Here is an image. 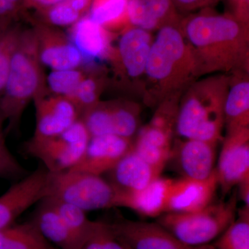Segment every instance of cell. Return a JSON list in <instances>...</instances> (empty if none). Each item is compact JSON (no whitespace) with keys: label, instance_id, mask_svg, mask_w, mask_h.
Segmentation results:
<instances>
[{"label":"cell","instance_id":"cell-36","mask_svg":"<svg viewBox=\"0 0 249 249\" xmlns=\"http://www.w3.org/2000/svg\"><path fill=\"white\" fill-rule=\"evenodd\" d=\"M65 0H24V5L26 9H36L37 11L47 9L53 5L62 2Z\"/></svg>","mask_w":249,"mask_h":249},{"label":"cell","instance_id":"cell-13","mask_svg":"<svg viewBox=\"0 0 249 249\" xmlns=\"http://www.w3.org/2000/svg\"><path fill=\"white\" fill-rule=\"evenodd\" d=\"M217 145L198 139H178L173 142L168 162L181 178L206 179L215 170Z\"/></svg>","mask_w":249,"mask_h":249},{"label":"cell","instance_id":"cell-29","mask_svg":"<svg viewBox=\"0 0 249 249\" xmlns=\"http://www.w3.org/2000/svg\"><path fill=\"white\" fill-rule=\"evenodd\" d=\"M42 23L52 27H71L83 17L69 0L37 11Z\"/></svg>","mask_w":249,"mask_h":249},{"label":"cell","instance_id":"cell-35","mask_svg":"<svg viewBox=\"0 0 249 249\" xmlns=\"http://www.w3.org/2000/svg\"><path fill=\"white\" fill-rule=\"evenodd\" d=\"M24 9V0H0V20L14 21Z\"/></svg>","mask_w":249,"mask_h":249},{"label":"cell","instance_id":"cell-26","mask_svg":"<svg viewBox=\"0 0 249 249\" xmlns=\"http://www.w3.org/2000/svg\"><path fill=\"white\" fill-rule=\"evenodd\" d=\"M213 245L214 249H249V207L237 210L235 220Z\"/></svg>","mask_w":249,"mask_h":249},{"label":"cell","instance_id":"cell-17","mask_svg":"<svg viewBox=\"0 0 249 249\" xmlns=\"http://www.w3.org/2000/svg\"><path fill=\"white\" fill-rule=\"evenodd\" d=\"M174 178H156L136 192H116L115 207L127 208L143 217L157 218L165 213Z\"/></svg>","mask_w":249,"mask_h":249},{"label":"cell","instance_id":"cell-16","mask_svg":"<svg viewBox=\"0 0 249 249\" xmlns=\"http://www.w3.org/2000/svg\"><path fill=\"white\" fill-rule=\"evenodd\" d=\"M218 188L216 169L204 180L174 179L165 213H187L201 211L213 202Z\"/></svg>","mask_w":249,"mask_h":249},{"label":"cell","instance_id":"cell-24","mask_svg":"<svg viewBox=\"0 0 249 249\" xmlns=\"http://www.w3.org/2000/svg\"><path fill=\"white\" fill-rule=\"evenodd\" d=\"M129 0H92L88 16L101 27L114 33L129 27Z\"/></svg>","mask_w":249,"mask_h":249},{"label":"cell","instance_id":"cell-14","mask_svg":"<svg viewBox=\"0 0 249 249\" xmlns=\"http://www.w3.org/2000/svg\"><path fill=\"white\" fill-rule=\"evenodd\" d=\"M41 63L55 70L77 69L83 59L70 39L52 26L36 23L34 30Z\"/></svg>","mask_w":249,"mask_h":249},{"label":"cell","instance_id":"cell-15","mask_svg":"<svg viewBox=\"0 0 249 249\" xmlns=\"http://www.w3.org/2000/svg\"><path fill=\"white\" fill-rule=\"evenodd\" d=\"M133 139L108 134L91 137L84 155L71 170L103 176L132 150Z\"/></svg>","mask_w":249,"mask_h":249},{"label":"cell","instance_id":"cell-11","mask_svg":"<svg viewBox=\"0 0 249 249\" xmlns=\"http://www.w3.org/2000/svg\"><path fill=\"white\" fill-rule=\"evenodd\" d=\"M47 175L48 171L41 165L0 196V231L12 226L33 205L47 196Z\"/></svg>","mask_w":249,"mask_h":249},{"label":"cell","instance_id":"cell-10","mask_svg":"<svg viewBox=\"0 0 249 249\" xmlns=\"http://www.w3.org/2000/svg\"><path fill=\"white\" fill-rule=\"evenodd\" d=\"M116 238L131 249H208L207 245H184L159 223L134 221L118 216L107 222Z\"/></svg>","mask_w":249,"mask_h":249},{"label":"cell","instance_id":"cell-7","mask_svg":"<svg viewBox=\"0 0 249 249\" xmlns=\"http://www.w3.org/2000/svg\"><path fill=\"white\" fill-rule=\"evenodd\" d=\"M91 136L78 119L65 132L50 137H34L24 143V155L38 160L49 173L71 169L84 155Z\"/></svg>","mask_w":249,"mask_h":249},{"label":"cell","instance_id":"cell-33","mask_svg":"<svg viewBox=\"0 0 249 249\" xmlns=\"http://www.w3.org/2000/svg\"><path fill=\"white\" fill-rule=\"evenodd\" d=\"M79 249H126L122 242L116 238L107 222H101L92 235Z\"/></svg>","mask_w":249,"mask_h":249},{"label":"cell","instance_id":"cell-39","mask_svg":"<svg viewBox=\"0 0 249 249\" xmlns=\"http://www.w3.org/2000/svg\"><path fill=\"white\" fill-rule=\"evenodd\" d=\"M122 243H123V242H122ZM123 244H124V247H125L126 249H131L130 248H129V247H127V245H124V243H123Z\"/></svg>","mask_w":249,"mask_h":249},{"label":"cell","instance_id":"cell-23","mask_svg":"<svg viewBox=\"0 0 249 249\" xmlns=\"http://www.w3.org/2000/svg\"><path fill=\"white\" fill-rule=\"evenodd\" d=\"M0 249H58L46 240L32 221L0 231Z\"/></svg>","mask_w":249,"mask_h":249},{"label":"cell","instance_id":"cell-32","mask_svg":"<svg viewBox=\"0 0 249 249\" xmlns=\"http://www.w3.org/2000/svg\"><path fill=\"white\" fill-rule=\"evenodd\" d=\"M29 173L6 146L0 129V178L18 181Z\"/></svg>","mask_w":249,"mask_h":249},{"label":"cell","instance_id":"cell-25","mask_svg":"<svg viewBox=\"0 0 249 249\" xmlns=\"http://www.w3.org/2000/svg\"><path fill=\"white\" fill-rule=\"evenodd\" d=\"M58 213L67 227L82 244H84L96 231L101 222L90 220L86 212L74 205L52 197H45Z\"/></svg>","mask_w":249,"mask_h":249},{"label":"cell","instance_id":"cell-1","mask_svg":"<svg viewBox=\"0 0 249 249\" xmlns=\"http://www.w3.org/2000/svg\"><path fill=\"white\" fill-rule=\"evenodd\" d=\"M180 29L193 50L200 76L249 72V23L209 8L183 16Z\"/></svg>","mask_w":249,"mask_h":249},{"label":"cell","instance_id":"cell-6","mask_svg":"<svg viewBox=\"0 0 249 249\" xmlns=\"http://www.w3.org/2000/svg\"><path fill=\"white\" fill-rule=\"evenodd\" d=\"M46 197L74 205L85 212L115 207V191L107 179L76 170L48 172Z\"/></svg>","mask_w":249,"mask_h":249},{"label":"cell","instance_id":"cell-38","mask_svg":"<svg viewBox=\"0 0 249 249\" xmlns=\"http://www.w3.org/2000/svg\"><path fill=\"white\" fill-rule=\"evenodd\" d=\"M208 249H214L213 245H210L209 247V248H208Z\"/></svg>","mask_w":249,"mask_h":249},{"label":"cell","instance_id":"cell-8","mask_svg":"<svg viewBox=\"0 0 249 249\" xmlns=\"http://www.w3.org/2000/svg\"><path fill=\"white\" fill-rule=\"evenodd\" d=\"M141 108L131 102H99L85 112L80 119L91 137L119 136L133 139L138 132Z\"/></svg>","mask_w":249,"mask_h":249},{"label":"cell","instance_id":"cell-20","mask_svg":"<svg viewBox=\"0 0 249 249\" xmlns=\"http://www.w3.org/2000/svg\"><path fill=\"white\" fill-rule=\"evenodd\" d=\"M161 173L132 150L107 173V180L116 192H136L148 186Z\"/></svg>","mask_w":249,"mask_h":249},{"label":"cell","instance_id":"cell-30","mask_svg":"<svg viewBox=\"0 0 249 249\" xmlns=\"http://www.w3.org/2000/svg\"><path fill=\"white\" fill-rule=\"evenodd\" d=\"M86 76L77 70H55L48 76L49 88L56 96L70 100Z\"/></svg>","mask_w":249,"mask_h":249},{"label":"cell","instance_id":"cell-5","mask_svg":"<svg viewBox=\"0 0 249 249\" xmlns=\"http://www.w3.org/2000/svg\"><path fill=\"white\" fill-rule=\"evenodd\" d=\"M237 189L234 188L227 201L213 202L196 212L165 213L156 222L190 247L210 245L217 240L235 220L237 214Z\"/></svg>","mask_w":249,"mask_h":249},{"label":"cell","instance_id":"cell-28","mask_svg":"<svg viewBox=\"0 0 249 249\" xmlns=\"http://www.w3.org/2000/svg\"><path fill=\"white\" fill-rule=\"evenodd\" d=\"M103 80L101 78L93 76H85L76 91L70 98L79 116H81L93 106L99 103V97L103 88Z\"/></svg>","mask_w":249,"mask_h":249},{"label":"cell","instance_id":"cell-31","mask_svg":"<svg viewBox=\"0 0 249 249\" xmlns=\"http://www.w3.org/2000/svg\"><path fill=\"white\" fill-rule=\"evenodd\" d=\"M159 22L160 27L179 25L183 16L178 14L171 0H139Z\"/></svg>","mask_w":249,"mask_h":249},{"label":"cell","instance_id":"cell-34","mask_svg":"<svg viewBox=\"0 0 249 249\" xmlns=\"http://www.w3.org/2000/svg\"><path fill=\"white\" fill-rule=\"evenodd\" d=\"M178 14H191L196 11L213 8L219 0H171Z\"/></svg>","mask_w":249,"mask_h":249},{"label":"cell","instance_id":"cell-27","mask_svg":"<svg viewBox=\"0 0 249 249\" xmlns=\"http://www.w3.org/2000/svg\"><path fill=\"white\" fill-rule=\"evenodd\" d=\"M20 34L13 21L0 20V93L4 89L11 58Z\"/></svg>","mask_w":249,"mask_h":249},{"label":"cell","instance_id":"cell-3","mask_svg":"<svg viewBox=\"0 0 249 249\" xmlns=\"http://www.w3.org/2000/svg\"><path fill=\"white\" fill-rule=\"evenodd\" d=\"M230 75L216 73L197 79L180 98L176 131L181 139L218 143L224 128V104Z\"/></svg>","mask_w":249,"mask_h":249},{"label":"cell","instance_id":"cell-19","mask_svg":"<svg viewBox=\"0 0 249 249\" xmlns=\"http://www.w3.org/2000/svg\"><path fill=\"white\" fill-rule=\"evenodd\" d=\"M113 33L85 15L71 26L70 40L79 51L83 62L93 63L109 59L112 52Z\"/></svg>","mask_w":249,"mask_h":249},{"label":"cell","instance_id":"cell-9","mask_svg":"<svg viewBox=\"0 0 249 249\" xmlns=\"http://www.w3.org/2000/svg\"><path fill=\"white\" fill-rule=\"evenodd\" d=\"M119 43L108 60L124 79L138 85L139 91L154 37L151 32L129 27L123 31Z\"/></svg>","mask_w":249,"mask_h":249},{"label":"cell","instance_id":"cell-21","mask_svg":"<svg viewBox=\"0 0 249 249\" xmlns=\"http://www.w3.org/2000/svg\"><path fill=\"white\" fill-rule=\"evenodd\" d=\"M224 127L227 132L249 127V72L230 75L224 104Z\"/></svg>","mask_w":249,"mask_h":249},{"label":"cell","instance_id":"cell-18","mask_svg":"<svg viewBox=\"0 0 249 249\" xmlns=\"http://www.w3.org/2000/svg\"><path fill=\"white\" fill-rule=\"evenodd\" d=\"M79 119V114L74 105L66 98L55 96L37 98L34 136L50 137L58 135Z\"/></svg>","mask_w":249,"mask_h":249},{"label":"cell","instance_id":"cell-2","mask_svg":"<svg viewBox=\"0 0 249 249\" xmlns=\"http://www.w3.org/2000/svg\"><path fill=\"white\" fill-rule=\"evenodd\" d=\"M200 77L196 57L180 24L159 29L141 86L145 106L157 107L168 98L181 96Z\"/></svg>","mask_w":249,"mask_h":249},{"label":"cell","instance_id":"cell-37","mask_svg":"<svg viewBox=\"0 0 249 249\" xmlns=\"http://www.w3.org/2000/svg\"><path fill=\"white\" fill-rule=\"evenodd\" d=\"M237 197L244 203V206L249 207V178L241 181L237 186Z\"/></svg>","mask_w":249,"mask_h":249},{"label":"cell","instance_id":"cell-12","mask_svg":"<svg viewBox=\"0 0 249 249\" xmlns=\"http://www.w3.org/2000/svg\"><path fill=\"white\" fill-rule=\"evenodd\" d=\"M215 169L223 196L249 178V127L226 133Z\"/></svg>","mask_w":249,"mask_h":249},{"label":"cell","instance_id":"cell-4","mask_svg":"<svg viewBox=\"0 0 249 249\" xmlns=\"http://www.w3.org/2000/svg\"><path fill=\"white\" fill-rule=\"evenodd\" d=\"M42 85L43 78L34 32H21L1 92L0 123L7 121L9 129L15 128L29 101L41 97Z\"/></svg>","mask_w":249,"mask_h":249},{"label":"cell","instance_id":"cell-22","mask_svg":"<svg viewBox=\"0 0 249 249\" xmlns=\"http://www.w3.org/2000/svg\"><path fill=\"white\" fill-rule=\"evenodd\" d=\"M31 220L46 240L58 249H79L83 245L45 198L38 203Z\"/></svg>","mask_w":249,"mask_h":249},{"label":"cell","instance_id":"cell-40","mask_svg":"<svg viewBox=\"0 0 249 249\" xmlns=\"http://www.w3.org/2000/svg\"><path fill=\"white\" fill-rule=\"evenodd\" d=\"M0 124H1V123H0Z\"/></svg>","mask_w":249,"mask_h":249}]
</instances>
